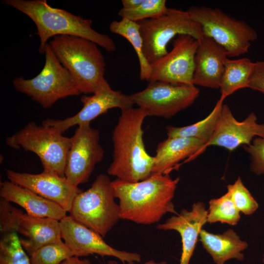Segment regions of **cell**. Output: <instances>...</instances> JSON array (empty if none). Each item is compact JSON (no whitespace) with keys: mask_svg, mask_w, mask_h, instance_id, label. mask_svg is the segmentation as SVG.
Segmentation results:
<instances>
[{"mask_svg":"<svg viewBox=\"0 0 264 264\" xmlns=\"http://www.w3.org/2000/svg\"><path fill=\"white\" fill-rule=\"evenodd\" d=\"M256 137H264V124L257 122L256 114L252 112L240 121L223 104L214 132L203 151L210 146H217L232 152L242 145H250Z\"/></svg>","mask_w":264,"mask_h":264,"instance_id":"9a60e30c","label":"cell"},{"mask_svg":"<svg viewBox=\"0 0 264 264\" xmlns=\"http://www.w3.org/2000/svg\"><path fill=\"white\" fill-rule=\"evenodd\" d=\"M205 144L204 141L195 138L168 137L157 145L153 175L169 174L181 160L190 161L203 153Z\"/></svg>","mask_w":264,"mask_h":264,"instance_id":"ffe728a7","label":"cell"},{"mask_svg":"<svg viewBox=\"0 0 264 264\" xmlns=\"http://www.w3.org/2000/svg\"><path fill=\"white\" fill-rule=\"evenodd\" d=\"M209 205L208 223L220 222L235 225L241 219L240 212L227 192L219 198L210 199Z\"/></svg>","mask_w":264,"mask_h":264,"instance_id":"484cf974","label":"cell"},{"mask_svg":"<svg viewBox=\"0 0 264 264\" xmlns=\"http://www.w3.org/2000/svg\"><path fill=\"white\" fill-rule=\"evenodd\" d=\"M81 101L83 107L76 114L64 119L47 118L42 124L51 126L63 134L71 127L90 124L111 109L119 108L123 111L133 108L134 105L129 95L113 90L108 82L92 95H83Z\"/></svg>","mask_w":264,"mask_h":264,"instance_id":"5bb4252c","label":"cell"},{"mask_svg":"<svg viewBox=\"0 0 264 264\" xmlns=\"http://www.w3.org/2000/svg\"><path fill=\"white\" fill-rule=\"evenodd\" d=\"M262 261H263V264H264V252L263 253Z\"/></svg>","mask_w":264,"mask_h":264,"instance_id":"74e56055","label":"cell"},{"mask_svg":"<svg viewBox=\"0 0 264 264\" xmlns=\"http://www.w3.org/2000/svg\"><path fill=\"white\" fill-rule=\"evenodd\" d=\"M73 256L72 251L62 240L40 247L30 256V259L32 264H61Z\"/></svg>","mask_w":264,"mask_h":264,"instance_id":"83f0119b","label":"cell"},{"mask_svg":"<svg viewBox=\"0 0 264 264\" xmlns=\"http://www.w3.org/2000/svg\"><path fill=\"white\" fill-rule=\"evenodd\" d=\"M109 177L99 174L90 188L74 198L70 216L104 238L120 219Z\"/></svg>","mask_w":264,"mask_h":264,"instance_id":"5b68a950","label":"cell"},{"mask_svg":"<svg viewBox=\"0 0 264 264\" xmlns=\"http://www.w3.org/2000/svg\"><path fill=\"white\" fill-rule=\"evenodd\" d=\"M198 46V40L192 36H177L173 41L172 50L150 64L151 74L148 82L160 81L193 85L195 57Z\"/></svg>","mask_w":264,"mask_h":264,"instance_id":"7c38bea8","label":"cell"},{"mask_svg":"<svg viewBox=\"0 0 264 264\" xmlns=\"http://www.w3.org/2000/svg\"><path fill=\"white\" fill-rule=\"evenodd\" d=\"M2 2L21 11L35 24L40 44L39 52L44 54L47 41L59 35L74 36L90 40L111 52L116 50L113 40L91 27L92 21L65 10L48 5L45 0H4Z\"/></svg>","mask_w":264,"mask_h":264,"instance_id":"3957f363","label":"cell"},{"mask_svg":"<svg viewBox=\"0 0 264 264\" xmlns=\"http://www.w3.org/2000/svg\"><path fill=\"white\" fill-rule=\"evenodd\" d=\"M99 140V131L90 124L78 126L70 137L65 176L73 185L78 187L87 183L96 164L102 160L104 151Z\"/></svg>","mask_w":264,"mask_h":264,"instance_id":"8fae6325","label":"cell"},{"mask_svg":"<svg viewBox=\"0 0 264 264\" xmlns=\"http://www.w3.org/2000/svg\"><path fill=\"white\" fill-rule=\"evenodd\" d=\"M0 198L18 204L28 215L61 220L66 212L59 205L9 180L0 183Z\"/></svg>","mask_w":264,"mask_h":264,"instance_id":"44dd1931","label":"cell"},{"mask_svg":"<svg viewBox=\"0 0 264 264\" xmlns=\"http://www.w3.org/2000/svg\"><path fill=\"white\" fill-rule=\"evenodd\" d=\"M227 193L238 210L245 215L253 214L259 204L239 177L233 184L227 186Z\"/></svg>","mask_w":264,"mask_h":264,"instance_id":"f546056e","label":"cell"},{"mask_svg":"<svg viewBox=\"0 0 264 264\" xmlns=\"http://www.w3.org/2000/svg\"><path fill=\"white\" fill-rule=\"evenodd\" d=\"M61 264H93L87 259H81L79 257L73 256L65 261Z\"/></svg>","mask_w":264,"mask_h":264,"instance_id":"836d02e7","label":"cell"},{"mask_svg":"<svg viewBox=\"0 0 264 264\" xmlns=\"http://www.w3.org/2000/svg\"><path fill=\"white\" fill-rule=\"evenodd\" d=\"M106 264H119L115 260H110Z\"/></svg>","mask_w":264,"mask_h":264,"instance_id":"8d00e7d4","label":"cell"},{"mask_svg":"<svg viewBox=\"0 0 264 264\" xmlns=\"http://www.w3.org/2000/svg\"><path fill=\"white\" fill-rule=\"evenodd\" d=\"M251 156L250 171L257 175L264 174V137H256L249 145L243 146Z\"/></svg>","mask_w":264,"mask_h":264,"instance_id":"4dcf8cb0","label":"cell"},{"mask_svg":"<svg viewBox=\"0 0 264 264\" xmlns=\"http://www.w3.org/2000/svg\"><path fill=\"white\" fill-rule=\"evenodd\" d=\"M187 12L200 25L203 35L222 46L228 58L246 53L251 43L258 38L257 32L247 23L230 17L220 9L192 6Z\"/></svg>","mask_w":264,"mask_h":264,"instance_id":"ba28073f","label":"cell"},{"mask_svg":"<svg viewBox=\"0 0 264 264\" xmlns=\"http://www.w3.org/2000/svg\"><path fill=\"white\" fill-rule=\"evenodd\" d=\"M195 85L149 81L143 90L129 95L133 104L148 116L170 118L190 106L198 97Z\"/></svg>","mask_w":264,"mask_h":264,"instance_id":"30bf717a","label":"cell"},{"mask_svg":"<svg viewBox=\"0 0 264 264\" xmlns=\"http://www.w3.org/2000/svg\"><path fill=\"white\" fill-rule=\"evenodd\" d=\"M14 230L22 236L21 244L30 256L40 247L63 240L60 220L35 217L13 207Z\"/></svg>","mask_w":264,"mask_h":264,"instance_id":"e0dca14e","label":"cell"},{"mask_svg":"<svg viewBox=\"0 0 264 264\" xmlns=\"http://www.w3.org/2000/svg\"><path fill=\"white\" fill-rule=\"evenodd\" d=\"M168 9L165 0H143L139 5L133 8H121L118 15L122 19L137 22L159 17L164 14Z\"/></svg>","mask_w":264,"mask_h":264,"instance_id":"f1b7e54d","label":"cell"},{"mask_svg":"<svg viewBox=\"0 0 264 264\" xmlns=\"http://www.w3.org/2000/svg\"><path fill=\"white\" fill-rule=\"evenodd\" d=\"M9 180L51 200L69 212L75 197L83 190L65 177L43 171L40 174L6 170Z\"/></svg>","mask_w":264,"mask_h":264,"instance_id":"2e32d148","label":"cell"},{"mask_svg":"<svg viewBox=\"0 0 264 264\" xmlns=\"http://www.w3.org/2000/svg\"><path fill=\"white\" fill-rule=\"evenodd\" d=\"M248 88L264 94V61L254 63Z\"/></svg>","mask_w":264,"mask_h":264,"instance_id":"d6a6232c","label":"cell"},{"mask_svg":"<svg viewBox=\"0 0 264 264\" xmlns=\"http://www.w3.org/2000/svg\"><path fill=\"white\" fill-rule=\"evenodd\" d=\"M60 223L62 238L75 256L80 257L93 254L111 256L124 264L141 261L139 254L113 248L107 243L101 235L70 215L63 218Z\"/></svg>","mask_w":264,"mask_h":264,"instance_id":"4fadbf2b","label":"cell"},{"mask_svg":"<svg viewBox=\"0 0 264 264\" xmlns=\"http://www.w3.org/2000/svg\"><path fill=\"white\" fill-rule=\"evenodd\" d=\"M110 31L127 40L133 47L138 57L140 66V79L149 81L151 74L150 63L146 59L143 51V42L138 22L127 19L112 22Z\"/></svg>","mask_w":264,"mask_h":264,"instance_id":"d4e9b609","label":"cell"},{"mask_svg":"<svg viewBox=\"0 0 264 264\" xmlns=\"http://www.w3.org/2000/svg\"><path fill=\"white\" fill-rule=\"evenodd\" d=\"M225 99L220 96L211 112L206 117L195 123L183 127H167L168 137L195 138L204 141L206 144L214 132Z\"/></svg>","mask_w":264,"mask_h":264,"instance_id":"cb8c5ba5","label":"cell"},{"mask_svg":"<svg viewBox=\"0 0 264 264\" xmlns=\"http://www.w3.org/2000/svg\"><path fill=\"white\" fill-rule=\"evenodd\" d=\"M254 65L247 58L236 60L228 58L220 87L221 96L226 98L239 89L248 88Z\"/></svg>","mask_w":264,"mask_h":264,"instance_id":"603a6c76","label":"cell"},{"mask_svg":"<svg viewBox=\"0 0 264 264\" xmlns=\"http://www.w3.org/2000/svg\"><path fill=\"white\" fill-rule=\"evenodd\" d=\"M44 54V65L38 75L30 79L17 77L13 85L17 91L47 109L60 99L80 92L72 75L60 62L48 43Z\"/></svg>","mask_w":264,"mask_h":264,"instance_id":"52a82bcc","label":"cell"},{"mask_svg":"<svg viewBox=\"0 0 264 264\" xmlns=\"http://www.w3.org/2000/svg\"><path fill=\"white\" fill-rule=\"evenodd\" d=\"M228 58L227 52L222 46L204 35L198 40L193 84L220 89L225 63Z\"/></svg>","mask_w":264,"mask_h":264,"instance_id":"d6986e66","label":"cell"},{"mask_svg":"<svg viewBox=\"0 0 264 264\" xmlns=\"http://www.w3.org/2000/svg\"><path fill=\"white\" fill-rule=\"evenodd\" d=\"M6 143L13 149H22L36 154L41 162L43 171L65 177L70 137L64 136L53 127L29 122L7 137Z\"/></svg>","mask_w":264,"mask_h":264,"instance_id":"8992f818","label":"cell"},{"mask_svg":"<svg viewBox=\"0 0 264 264\" xmlns=\"http://www.w3.org/2000/svg\"><path fill=\"white\" fill-rule=\"evenodd\" d=\"M179 181L160 174L135 182L112 181L120 219L147 225L158 222L167 213L177 214L173 199Z\"/></svg>","mask_w":264,"mask_h":264,"instance_id":"6da1fadb","label":"cell"},{"mask_svg":"<svg viewBox=\"0 0 264 264\" xmlns=\"http://www.w3.org/2000/svg\"><path fill=\"white\" fill-rule=\"evenodd\" d=\"M143 0H122L121 1L123 7L125 9L133 8L139 5Z\"/></svg>","mask_w":264,"mask_h":264,"instance_id":"e575fe53","label":"cell"},{"mask_svg":"<svg viewBox=\"0 0 264 264\" xmlns=\"http://www.w3.org/2000/svg\"><path fill=\"white\" fill-rule=\"evenodd\" d=\"M134 264V262L127 263V264ZM144 264H168L166 261H161L160 262H155L153 260H150L149 261L146 262Z\"/></svg>","mask_w":264,"mask_h":264,"instance_id":"d590c367","label":"cell"},{"mask_svg":"<svg viewBox=\"0 0 264 264\" xmlns=\"http://www.w3.org/2000/svg\"><path fill=\"white\" fill-rule=\"evenodd\" d=\"M2 198L0 200V233L2 236L7 233L15 232L14 231L12 209L13 206Z\"/></svg>","mask_w":264,"mask_h":264,"instance_id":"1f68e13d","label":"cell"},{"mask_svg":"<svg viewBox=\"0 0 264 264\" xmlns=\"http://www.w3.org/2000/svg\"><path fill=\"white\" fill-rule=\"evenodd\" d=\"M199 241L216 264H224L230 259L243 260L244 255L242 252L248 246L247 243L242 241L232 229L218 234L202 229Z\"/></svg>","mask_w":264,"mask_h":264,"instance_id":"7402d4cb","label":"cell"},{"mask_svg":"<svg viewBox=\"0 0 264 264\" xmlns=\"http://www.w3.org/2000/svg\"><path fill=\"white\" fill-rule=\"evenodd\" d=\"M0 264H32L17 232L1 236Z\"/></svg>","mask_w":264,"mask_h":264,"instance_id":"4316f807","label":"cell"},{"mask_svg":"<svg viewBox=\"0 0 264 264\" xmlns=\"http://www.w3.org/2000/svg\"><path fill=\"white\" fill-rule=\"evenodd\" d=\"M49 44L72 75L80 93L93 94L107 82L105 58L95 43L77 36L59 35Z\"/></svg>","mask_w":264,"mask_h":264,"instance_id":"277c9868","label":"cell"},{"mask_svg":"<svg viewBox=\"0 0 264 264\" xmlns=\"http://www.w3.org/2000/svg\"><path fill=\"white\" fill-rule=\"evenodd\" d=\"M147 116L140 108L122 111L112 132V161L108 169L109 175L120 180L135 182L153 175L154 156L146 151L142 124Z\"/></svg>","mask_w":264,"mask_h":264,"instance_id":"7a4b0ae2","label":"cell"},{"mask_svg":"<svg viewBox=\"0 0 264 264\" xmlns=\"http://www.w3.org/2000/svg\"><path fill=\"white\" fill-rule=\"evenodd\" d=\"M208 210L201 202L194 203L190 210L182 209L179 214L157 225L160 230H175L181 237L182 252L179 264H189L203 225L207 222Z\"/></svg>","mask_w":264,"mask_h":264,"instance_id":"ac0fdd59","label":"cell"},{"mask_svg":"<svg viewBox=\"0 0 264 264\" xmlns=\"http://www.w3.org/2000/svg\"><path fill=\"white\" fill-rule=\"evenodd\" d=\"M137 22L144 54L150 64L168 52V43L177 36L187 34L198 40L204 36L200 25L191 19L187 11L168 8L159 17Z\"/></svg>","mask_w":264,"mask_h":264,"instance_id":"9c48e42d","label":"cell"}]
</instances>
